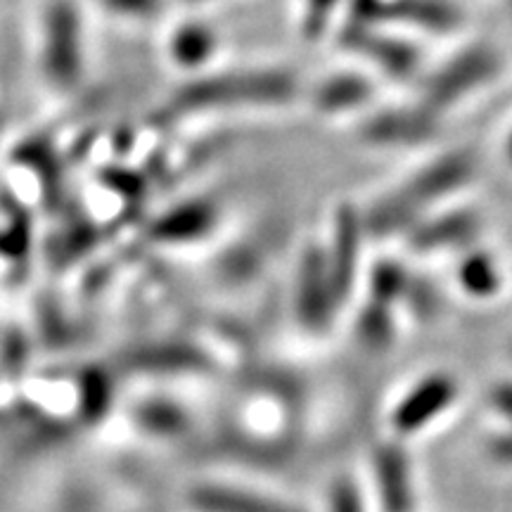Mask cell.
Masks as SVG:
<instances>
[{
  "mask_svg": "<svg viewBox=\"0 0 512 512\" xmlns=\"http://www.w3.org/2000/svg\"><path fill=\"white\" fill-rule=\"evenodd\" d=\"M479 171L482 164L470 147H448L422 157L408 174L361 204L368 238L403 240L427 214L467 200V192L479 181Z\"/></svg>",
  "mask_w": 512,
  "mask_h": 512,
  "instance_id": "obj_1",
  "label": "cell"
},
{
  "mask_svg": "<svg viewBox=\"0 0 512 512\" xmlns=\"http://www.w3.org/2000/svg\"><path fill=\"white\" fill-rule=\"evenodd\" d=\"M306 95L299 74L280 64H259L228 72H207L185 79L166 102L169 117H195L204 112L280 110Z\"/></svg>",
  "mask_w": 512,
  "mask_h": 512,
  "instance_id": "obj_2",
  "label": "cell"
},
{
  "mask_svg": "<svg viewBox=\"0 0 512 512\" xmlns=\"http://www.w3.org/2000/svg\"><path fill=\"white\" fill-rule=\"evenodd\" d=\"M503 72V50L486 38H472L453 48L437 64H427L425 74L415 86V98L446 121L448 114L470 105L501 81Z\"/></svg>",
  "mask_w": 512,
  "mask_h": 512,
  "instance_id": "obj_3",
  "label": "cell"
},
{
  "mask_svg": "<svg viewBox=\"0 0 512 512\" xmlns=\"http://www.w3.org/2000/svg\"><path fill=\"white\" fill-rule=\"evenodd\" d=\"M86 22L76 0H48L38 19V72L50 91L69 95L88 72Z\"/></svg>",
  "mask_w": 512,
  "mask_h": 512,
  "instance_id": "obj_4",
  "label": "cell"
},
{
  "mask_svg": "<svg viewBox=\"0 0 512 512\" xmlns=\"http://www.w3.org/2000/svg\"><path fill=\"white\" fill-rule=\"evenodd\" d=\"M339 48L351 55L375 79L418 86L427 62L420 41L406 31L373 24V27H342L335 34Z\"/></svg>",
  "mask_w": 512,
  "mask_h": 512,
  "instance_id": "obj_5",
  "label": "cell"
},
{
  "mask_svg": "<svg viewBox=\"0 0 512 512\" xmlns=\"http://www.w3.org/2000/svg\"><path fill=\"white\" fill-rule=\"evenodd\" d=\"M444 119L418 98L377 105L356 121L358 143L377 152H418L439 138Z\"/></svg>",
  "mask_w": 512,
  "mask_h": 512,
  "instance_id": "obj_6",
  "label": "cell"
},
{
  "mask_svg": "<svg viewBox=\"0 0 512 512\" xmlns=\"http://www.w3.org/2000/svg\"><path fill=\"white\" fill-rule=\"evenodd\" d=\"M484 214L477 204L460 200L420 219L403 238L413 254H460L482 242Z\"/></svg>",
  "mask_w": 512,
  "mask_h": 512,
  "instance_id": "obj_7",
  "label": "cell"
},
{
  "mask_svg": "<svg viewBox=\"0 0 512 512\" xmlns=\"http://www.w3.org/2000/svg\"><path fill=\"white\" fill-rule=\"evenodd\" d=\"M380 79H375L361 64H347L323 74L309 88V102L320 117L351 119L356 124L363 114L377 105Z\"/></svg>",
  "mask_w": 512,
  "mask_h": 512,
  "instance_id": "obj_8",
  "label": "cell"
},
{
  "mask_svg": "<svg viewBox=\"0 0 512 512\" xmlns=\"http://www.w3.org/2000/svg\"><path fill=\"white\" fill-rule=\"evenodd\" d=\"M366 240L370 238L363 226L361 207L354 202H339L330 216L328 238L320 242L339 304L347 302L354 292Z\"/></svg>",
  "mask_w": 512,
  "mask_h": 512,
  "instance_id": "obj_9",
  "label": "cell"
},
{
  "mask_svg": "<svg viewBox=\"0 0 512 512\" xmlns=\"http://www.w3.org/2000/svg\"><path fill=\"white\" fill-rule=\"evenodd\" d=\"M223 48V36L214 22L204 17H183L166 31L164 55L185 79L202 76L214 69Z\"/></svg>",
  "mask_w": 512,
  "mask_h": 512,
  "instance_id": "obj_10",
  "label": "cell"
},
{
  "mask_svg": "<svg viewBox=\"0 0 512 512\" xmlns=\"http://www.w3.org/2000/svg\"><path fill=\"white\" fill-rule=\"evenodd\" d=\"M294 299H297L299 318L313 330L325 328L332 313L342 306L337 299L335 285H332L330 268L320 242H313L304 249L302 261H299Z\"/></svg>",
  "mask_w": 512,
  "mask_h": 512,
  "instance_id": "obj_11",
  "label": "cell"
},
{
  "mask_svg": "<svg viewBox=\"0 0 512 512\" xmlns=\"http://www.w3.org/2000/svg\"><path fill=\"white\" fill-rule=\"evenodd\" d=\"M219 221L221 207L211 197H188L152 221L150 238L166 245H188L209 238Z\"/></svg>",
  "mask_w": 512,
  "mask_h": 512,
  "instance_id": "obj_12",
  "label": "cell"
},
{
  "mask_svg": "<svg viewBox=\"0 0 512 512\" xmlns=\"http://www.w3.org/2000/svg\"><path fill=\"white\" fill-rule=\"evenodd\" d=\"M456 399V384L448 375L425 377L418 387L406 394L392 415V425L396 432L411 434L427 427L430 422L446 411Z\"/></svg>",
  "mask_w": 512,
  "mask_h": 512,
  "instance_id": "obj_13",
  "label": "cell"
},
{
  "mask_svg": "<svg viewBox=\"0 0 512 512\" xmlns=\"http://www.w3.org/2000/svg\"><path fill=\"white\" fill-rule=\"evenodd\" d=\"M456 283L467 297L491 299L503 287V266L498 256L482 242L458 254Z\"/></svg>",
  "mask_w": 512,
  "mask_h": 512,
  "instance_id": "obj_14",
  "label": "cell"
},
{
  "mask_svg": "<svg viewBox=\"0 0 512 512\" xmlns=\"http://www.w3.org/2000/svg\"><path fill=\"white\" fill-rule=\"evenodd\" d=\"M375 479L387 512H411L413 486L406 456L399 448H382L375 456Z\"/></svg>",
  "mask_w": 512,
  "mask_h": 512,
  "instance_id": "obj_15",
  "label": "cell"
},
{
  "mask_svg": "<svg viewBox=\"0 0 512 512\" xmlns=\"http://www.w3.org/2000/svg\"><path fill=\"white\" fill-rule=\"evenodd\" d=\"M349 0H297V31L304 43L325 41L335 36L344 15H347Z\"/></svg>",
  "mask_w": 512,
  "mask_h": 512,
  "instance_id": "obj_16",
  "label": "cell"
},
{
  "mask_svg": "<svg viewBox=\"0 0 512 512\" xmlns=\"http://www.w3.org/2000/svg\"><path fill=\"white\" fill-rule=\"evenodd\" d=\"M192 503L204 512H294L266 498L249 496L245 491L223 489V486H204L192 496Z\"/></svg>",
  "mask_w": 512,
  "mask_h": 512,
  "instance_id": "obj_17",
  "label": "cell"
},
{
  "mask_svg": "<svg viewBox=\"0 0 512 512\" xmlns=\"http://www.w3.org/2000/svg\"><path fill=\"white\" fill-rule=\"evenodd\" d=\"M413 275L406 271V266L399 264L396 259H380L377 264L370 268L368 273V292L370 302L392 306L396 302H403L406 299L408 287H411Z\"/></svg>",
  "mask_w": 512,
  "mask_h": 512,
  "instance_id": "obj_18",
  "label": "cell"
},
{
  "mask_svg": "<svg viewBox=\"0 0 512 512\" xmlns=\"http://www.w3.org/2000/svg\"><path fill=\"white\" fill-rule=\"evenodd\" d=\"M31 221L22 207L12 209V214H0V254L19 259L29 252Z\"/></svg>",
  "mask_w": 512,
  "mask_h": 512,
  "instance_id": "obj_19",
  "label": "cell"
},
{
  "mask_svg": "<svg viewBox=\"0 0 512 512\" xmlns=\"http://www.w3.org/2000/svg\"><path fill=\"white\" fill-rule=\"evenodd\" d=\"M105 15L121 22L143 24L162 17L171 0H95Z\"/></svg>",
  "mask_w": 512,
  "mask_h": 512,
  "instance_id": "obj_20",
  "label": "cell"
},
{
  "mask_svg": "<svg viewBox=\"0 0 512 512\" xmlns=\"http://www.w3.org/2000/svg\"><path fill=\"white\" fill-rule=\"evenodd\" d=\"M392 332L394 325L389 306L368 302L361 313V320H358V335L363 337V342L370 344V347H384L392 339Z\"/></svg>",
  "mask_w": 512,
  "mask_h": 512,
  "instance_id": "obj_21",
  "label": "cell"
},
{
  "mask_svg": "<svg viewBox=\"0 0 512 512\" xmlns=\"http://www.w3.org/2000/svg\"><path fill=\"white\" fill-rule=\"evenodd\" d=\"M330 510L332 512H363V501L358 496L356 486L349 482L335 484L330 496Z\"/></svg>",
  "mask_w": 512,
  "mask_h": 512,
  "instance_id": "obj_22",
  "label": "cell"
},
{
  "mask_svg": "<svg viewBox=\"0 0 512 512\" xmlns=\"http://www.w3.org/2000/svg\"><path fill=\"white\" fill-rule=\"evenodd\" d=\"M494 406L501 411L503 415H508L512 420V384H503V387L496 389L494 394Z\"/></svg>",
  "mask_w": 512,
  "mask_h": 512,
  "instance_id": "obj_23",
  "label": "cell"
},
{
  "mask_svg": "<svg viewBox=\"0 0 512 512\" xmlns=\"http://www.w3.org/2000/svg\"><path fill=\"white\" fill-rule=\"evenodd\" d=\"M501 159L503 164L512 171V119L505 124L503 136H501Z\"/></svg>",
  "mask_w": 512,
  "mask_h": 512,
  "instance_id": "obj_24",
  "label": "cell"
},
{
  "mask_svg": "<svg viewBox=\"0 0 512 512\" xmlns=\"http://www.w3.org/2000/svg\"><path fill=\"white\" fill-rule=\"evenodd\" d=\"M178 3L188 5V8H207V5L223 3V0H178Z\"/></svg>",
  "mask_w": 512,
  "mask_h": 512,
  "instance_id": "obj_25",
  "label": "cell"
},
{
  "mask_svg": "<svg viewBox=\"0 0 512 512\" xmlns=\"http://www.w3.org/2000/svg\"><path fill=\"white\" fill-rule=\"evenodd\" d=\"M505 5H508V8H510V12H512V0H505Z\"/></svg>",
  "mask_w": 512,
  "mask_h": 512,
  "instance_id": "obj_26",
  "label": "cell"
}]
</instances>
